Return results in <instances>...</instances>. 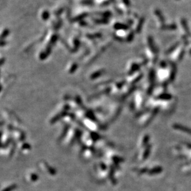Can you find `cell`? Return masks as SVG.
Masks as SVG:
<instances>
[{
    "label": "cell",
    "mask_w": 191,
    "mask_h": 191,
    "mask_svg": "<svg viewBox=\"0 0 191 191\" xmlns=\"http://www.w3.org/2000/svg\"><path fill=\"white\" fill-rule=\"evenodd\" d=\"M179 31L181 34L182 41L184 43H187L189 42L188 38L190 35V29L187 21L184 18H181L179 20Z\"/></svg>",
    "instance_id": "1"
},
{
    "label": "cell",
    "mask_w": 191,
    "mask_h": 191,
    "mask_svg": "<svg viewBox=\"0 0 191 191\" xmlns=\"http://www.w3.org/2000/svg\"><path fill=\"white\" fill-rule=\"evenodd\" d=\"M153 14L154 16H155L156 23H157L158 27L163 30L166 26V20L163 14L160 9H155L153 11Z\"/></svg>",
    "instance_id": "2"
},
{
    "label": "cell",
    "mask_w": 191,
    "mask_h": 191,
    "mask_svg": "<svg viewBox=\"0 0 191 191\" xmlns=\"http://www.w3.org/2000/svg\"><path fill=\"white\" fill-rule=\"evenodd\" d=\"M145 23V18L143 17H140L138 19V21L136 24L135 29H134V32L137 34H139L141 32L143 26V24Z\"/></svg>",
    "instance_id": "3"
},
{
    "label": "cell",
    "mask_w": 191,
    "mask_h": 191,
    "mask_svg": "<svg viewBox=\"0 0 191 191\" xmlns=\"http://www.w3.org/2000/svg\"><path fill=\"white\" fill-rule=\"evenodd\" d=\"M177 26L175 24H166L165 27L163 30L164 31H175L177 29Z\"/></svg>",
    "instance_id": "4"
},
{
    "label": "cell",
    "mask_w": 191,
    "mask_h": 191,
    "mask_svg": "<svg viewBox=\"0 0 191 191\" xmlns=\"http://www.w3.org/2000/svg\"><path fill=\"white\" fill-rule=\"evenodd\" d=\"M190 54H191V50H190Z\"/></svg>",
    "instance_id": "5"
}]
</instances>
